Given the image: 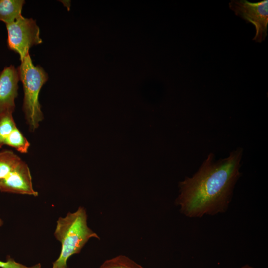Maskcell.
I'll use <instances>...</instances> for the list:
<instances>
[{
  "label": "cell",
  "instance_id": "obj_11",
  "mask_svg": "<svg viewBox=\"0 0 268 268\" xmlns=\"http://www.w3.org/2000/svg\"><path fill=\"white\" fill-rule=\"evenodd\" d=\"M99 268H144L128 257L120 255L105 261Z\"/></svg>",
  "mask_w": 268,
  "mask_h": 268
},
{
  "label": "cell",
  "instance_id": "obj_2",
  "mask_svg": "<svg viewBox=\"0 0 268 268\" xmlns=\"http://www.w3.org/2000/svg\"><path fill=\"white\" fill-rule=\"evenodd\" d=\"M54 236L61 243V249L52 268H67V260L79 253L90 239H100L88 227L86 210L82 206L74 212H68L65 217L58 218Z\"/></svg>",
  "mask_w": 268,
  "mask_h": 268
},
{
  "label": "cell",
  "instance_id": "obj_3",
  "mask_svg": "<svg viewBox=\"0 0 268 268\" xmlns=\"http://www.w3.org/2000/svg\"><path fill=\"white\" fill-rule=\"evenodd\" d=\"M17 71L24 93L22 109L30 130L34 131L44 118L39 94L48 75L40 66L33 64L29 54L21 61Z\"/></svg>",
  "mask_w": 268,
  "mask_h": 268
},
{
  "label": "cell",
  "instance_id": "obj_4",
  "mask_svg": "<svg viewBox=\"0 0 268 268\" xmlns=\"http://www.w3.org/2000/svg\"><path fill=\"white\" fill-rule=\"evenodd\" d=\"M9 48L17 53L21 61L29 54L30 48L42 43L40 37V29L32 18L22 15L14 22L6 24Z\"/></svg>",
  "mask_w": 268,
  "mask_h": 268
},
{
  "label": "cell",
  "instance_id": "obj_7",
  "mask_svg": "<svg viewBox=\"0 0 268 268\" xmlns=\"http://www.w3.org/2000/svg\"><path fill=\"white\" fill-rule=\"evenodd\" d=\"M19 80L17 69L14 66L5 67L0 73V114L14 112Z\"/></svg>",
  "mask_w": 268,
  "mask_h": 268
},
{
  "label": "cell",
  "instance_id": "obj_5",
  "mask_svg": "<svg viewBox=\"0 0 268 268\" xmlns=\"http://www.w3.org/2000/svg\"><path fill=\"white\" fill-rule=\"evenodd\" d=\"M229 7L236 15L255 26L256 32L253 40L259 43L265 40L268 24V0L256 3L246 0H231Z\"/></svg>",
  "mask_w": 268,
  "mask_h": 268
},
{
  "label": "cell",
  "instance_id": "obj_1",
  "mask_svg": "<svg viewBox=\"0 0 268 268\" xmlns=\"http://www.w3.org/2000/svg\"><path fill=\"white\" fill-rule=\"evenodd\" d=\"M242 154L243 149L239 148L227 157L214 161L211 153L192 177L180 182L175 203L181 213L189 218H201L225 212L241 175Z\"/></svg>",
  "mask_w": 268,
  "mask_h": 268
},
{
  "label": "cell",
  "instance_id": "obj_9",
  "mask_svg": "<svg viewBox=\"0 0 268 268\" xmlns=\"http://www.w3.org/2000/svg\"><path fill=\"white\" fill-rule=\"evenodd\" d=\"M21 160L19 156L12 151H0V182L9 175Z\"/></svg>",
  "mask_w": 268,
  "mask_h": 268
},
{
  "label": "cell",
  "instance_id": "obj_6",
  "mask_svg": "<svg viewBox=\"0 0 268 268\" xmlns=\"http://www.w3.org/2000/svg\"><path fill=\"white\" fill-rule=\"evenodd\" d=\"M0 191L37 196L33 187L30 171L23 160L19 163L9 175L0 182Z\"/></svg>",
  "mask_w": 268,
  "mask_h": 268
},
{
  "label": "cell",
  "instance_id": "obj_8",
  "mask_svg": "<svg viewBox=\"0 0 268 268\" xmlns=\"http://www.w3.org/2000/svg\"><path fill=\"white\" fill-rule=\"evenodd\" d=\"M24 0H0V21L11 23L22 16Z\"/></svg>",
  "mask_w": 268,
  "mask_h": 268
},
{
  "label": "cell",
  "instance_id": "obj_14",
  "mask_svg": "<svg viewBox=\"0 0 268 268\" xmlns=\"http://www.w3.org/2000/svg\"><path fill=\"white\" fill-rule=\"evenodd\" d=\"M240 268H256L251 265H249L248 264H246L242 267H241Z\"/></svg>",
  "mask_w": 268,
  "mask_h": 268
},
{
  "label": "cell",
  "instance_id": "obj_13",
  "mask_svg": "<svg viewBox=\"0 0 268 268\" xmlns=\"http://www.w3.org/2000/svg\"><path fill=\"white\" fill-rule=\"evenodd\" d=\"M3 224L2 220L0 218V226ZM40 263L31 267H28L16 262L14 259L8 256L6 261L0 260V268H41Z\"/></svg>",
  "mask_w": 268,
  "mask_h": 268
},
{
  "label": "cell",
  "instance_id": "obj_10",
  "mask_svg": "<svg viewBox=\"0 0 268 268\" xmlns=\"http://www.w3.org/2000/svg\"><path fill=\"white\" fill-rule=\"evenodd\" d=\"M5 145L15 148L22 153H27L30 143L16 127L6 138Z\"/></svg>",
  "mask_w": 268,
  "mask_h": 268
},
{
  "label": "cell",
  "instance_id": "obj_12",
  "mask_svg": "<svg viewBox=\"0 0 268 268\" xmlns=\"http://www.w3.org/2000/svg\"><path fill=\"white\" fill-rule=\"evenodd\" d=\"M17 127L12 113L0 114V148L12 132Z\"/></svg>",
  "mask_w": 268,
  "mask_h": 268
}]
</instances>
